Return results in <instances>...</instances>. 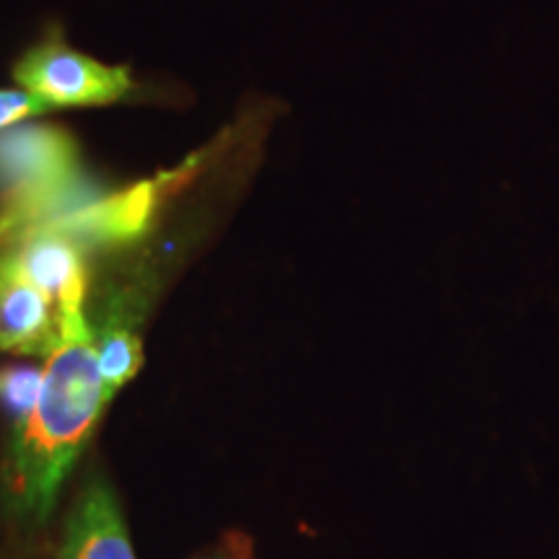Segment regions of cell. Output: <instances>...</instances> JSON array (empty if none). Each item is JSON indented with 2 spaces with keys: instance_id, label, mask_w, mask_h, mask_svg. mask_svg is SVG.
Segmentation results:
<instances>
[{
  "instance_id": "5b68a950",
  "label": "cell",
  "mask_w": 559,
  "mask_h": 559,
  "mask_svg": "<svg viewBox=\"0 0 559 559\" xmlns=\"http://www.w3.org/2000/svg\"><path fill=\"white\" fill-rule=\"evenodd\" d=\"M60 559H135L120 502L104 479H91L70 515Z\"/></svg>"
},
{
  "instance_id": "9c48e42d",
  "label": "cell",
  "mask_w": 559,
  "mask_h": 559,
  "mask_svg": "<svg viewBox=\"0 0 559 559\" xmlns=\"http://www.w3.org/2000/svg\"><path fill=\"white\" fill-rule=\"evenodd\" d=\"M41 389V370L37 368H0V404L13 415V425L24 423L37 404Z\"/></svg>"
},
{
  "instance_id": "7a4b0ae2",
  "label": "cell",
  "mask_w": 559,
  "mask_h": 559,
  "mask_svg": "<svg viewBox=\"0 0 559 559\" xmlns=\"http://www.w3.org/2000/svg\"><path fill=\"white\" fill-rule=\"evenodd\" d=\"M75 179V145L62 130L19 128L0 135V239L11 241L60 215Z\"/></svg>"
},
{
  "instance_id": "277c9868",
  "label": "cell",
  "mask_w": 559,
  "mask_h": 559,
  "mask_svg": "<svg viewBox=\"0 0 559 559\" xmlns=\"http://www.w3.org/2000/svg\"><path fill=\"white\" fill-rule=\"evenodd\" d=\"M58 332V304L0 257V349L47 358Z\"/></svg>"
},
{
  "instance_id": "30bf717a",
  "label": "cell",
  "mask_w": 559,
  "mask_h": 559,
  "mask_svg": "<svg viewBox=\"0 0 559 559\" xmlns=\"http://www.w3.org/2000/svg\"><path fill=\"white\" fill-rule=\"evenodd\" d=\"M47 109H52L50 104H45L29 91H0V130Z\"/></svg>"
},
{
  "instance_id": "3957f363",
  "label": "cell",
  "mask_w": 559,
  "mask_h": 559,
  "mask_svg": "<svg viewBox=\"0 0 559 559\" xmlns=\"http://www.w3.org/2000/svg\"><path fill=\"white\" fill-rule=\"evenodd\" d=\"M13 79L50 107L111 104L132 91L128 68H109L73 52L62 39H47L16 62Z\"/></svg>"
},
{
  "instance_id": "52a82bcc",
  "label": "cell",
  "mask_w": 559,
  "mask_h": 559,
  "mask_svg": "<svg viewBox=\"0 0 559 559\" xmlns=\"http://www.w3.org/2000/svg\"><path fill=\"white\" fill-rule=\"evenodd\" d=\"M153 200H156L153 187L140 185L135 190L94 202V205L62 210L60 215H55V218L39 223V226L34 228L60 230V234L79 241L81 247H86V243L132 239V236H138L140 230L145 228V223H148Z\"/></svg>"
},
{
  "instance_id": "8992f818",
  "label": "cell",
  "mask_w": 559,
  "mask_h": 559,
  "mask_svg": "<svg viewBox=\"0 0 559 559\" xmlns=\"http://www.w3.org/2000/svg\"><path fill=\"white\" fill-rule=\"evenodd\" d=\"M19 275L45 290L55 304L79 285H86L83 247L70 236L52 228H29L11 239V247L0 251Z\"/></svg>"
},
{
  "instance_id": "6da1fadb",
  "label": "cell",
  "mask_w": 559,
  "mask_h": 559,
  "mask_svg": "<svg viewBox=\"0 0 559 559\" xmlns=\"http://www.w3.org/2000/svg\"><path fill=\"white\" fill-rule=\"evenodd\" d=\"M83 298L86 285L58 300V342L45 358L37 404L24 423L13 425L5 459L3 481L11 506L34 523L50 515L62 481L109 404Z\"/></svg>"
},
{
  "instance_id": "ba28073f",
  "label": "cell",
  "mask_w": 559,
  "mask_h": 559,
  "mask_svg": "<svg viewBox=\"0 0 559 559\" xmlns=\"http://www.w3.org/2000/svg\"><path fill=\"white\" fill-rule=\"evenodd\" d=\"M96 360L104 381V394L115 400V394L140 370L143 353H140V337L132 321L117 311V306L107 313L99 330L94 332Z\"/></svg>"
}]
</instances>
